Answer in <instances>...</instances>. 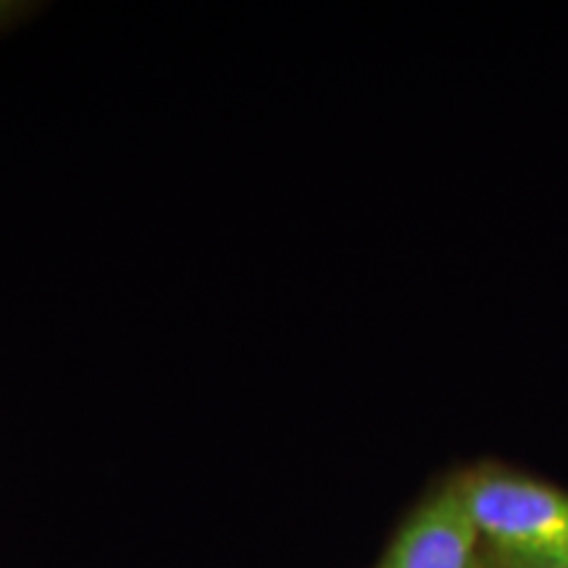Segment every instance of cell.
<instances>
[{"mask_svg":"<svg viewBox=\"0 0 568 568\" xmlns=\"http://www.w3.org/2000/svg\"><path fill=\"white\" fill-rule=\"evenodd\" d=\"M481 548L529 564L568 566V493L506 466L456 474Z\"/></svg>","mask_w":568,"mask_h":568,"instance_id":"1","label":"cell"},{"mask_svg":"<svg viewBox=\"0 0 568 568\" xmlns=\"http://www.w3.org/2000/svg\"><path fill=\"white\" fill-rule=\"evenodd\" d=\"M479 529L458 477H450L403 518L376 568H479Z\"/></svg>","mask_w":568,"mask_h":568,"instance_id":"2","label":"cell"},{"mask_svg":"<svg viewBox=\"0 0 568 568\" xmlns=\"http://www.w3.org/2000/svg\"><path fill=\"white\" fill-rule=\"evenodd\" d=\"M479 568H568V566H548V564H529V560H516V558H506V556H497V552H489V550H485V548H481Z\"/></svg>","mask_w":568,"mask_h":568,"instance_id":"3","label":"cell"}]
</instances>
